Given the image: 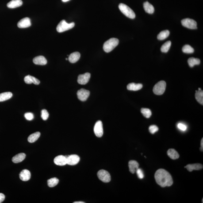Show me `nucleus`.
I'll list each match as a JSON object with an SVG mask.
<instances>
[{
    "label": "nucleus",
    "instance_id": "nucleus-33",
    "mask_svg": "<svg viewBox=\"0 0 203 203\" xmlns=\"http://www.w3.org/2000/svg\"><path fill=\"white\" fill-rule=\"evenodd\" d=\"M141 113L144 117L149 118L151 117L152 113L151 110L148 108H142L141 110Z\"/></svg>",
    "mask_w": 203,
    "mask_h": 203
},
{
    "label": "nucleus",
    "instance_id": "nucleus-19",
    "mask_svg": "<svg viewBox=\"0 0 203 203\" xmlns=\"http://www.w3.org/2000/svg\"><path fill=\"white\" fill-rule=\"evenodd\" d=\"M185 168H186L188 171L191 172L193 170H201L203 169V165L200 164H194L187 165Z\"/></svg>",
    "mask_w": 203,
    "mask_h": 203
},
{
    "label": "nucleus",
    "instance_id": "nucleus-39",
    "mask_svg": "<svg viewBox=\"0 0 203 203\" xmlns=\"http://www.w3.org/2000/svg\"><path fill=\"white\" fill-rule=\"evenodd\" d=\"M5 199L4 194L2 193H0V203H2Z\"/></svg>",
    "mask_w": 203,
    "mask_h": 203
},
{
    "label": "nucleus",
    "instance_id": "nucleus-8",
    "mask_svg": "<svg viewBox=\"0 0 203 203\" xmlns=\"http://www.w3.org/2000/svg\"><path fill=\"white\" fill-rule=\"evenodd\" d=\"M94 131L95 134L98 137H101L103 135L104 131L102 122L99 120L95 124Z\"/></svg>",
    "mask_w": 203,
    "mask_h": 203
},
{
    "label": "nucleus",
    "instance_id": "nucleus-43",
    "mask_svg": "<svg viewBox=\"0 0 203 203\" xmlns=\"http://www.w3.org/2000/svg\"><path fill=\"white\" fill-rule=\"evenodd\" d=\"M198 90H198L200 91V90H201V88H199Z\"/></svg>",
    "mask_w": 203,
    "mask_h": 203
},
{
    "label": "nucleus",
    "instance_id": "nucleus-12",
    "mask_svg": "<svg viewBox=\"0 0 203 203\" xmlns=\"http://www.w3.org/2000/svg\"><path fill=\"white\" fill-rule=\"evenodd\" d=\"M31 25V23L30 19L28 17H25V18L21 19L17 24V26L20 28H28Z\"/></svg>",
    "mask_w": 203,
    "mask_h": 203
},
{
    "label": "nucleus",
    "instance_id": "nucleus-10",
    "mask_svg": "<svg viewBox=\"0 0 203 203\" xmlns=\"http://www.w3.org/2000/svg\"><path fill=\"white\" fill-rule=\"evenodd\" d=\"M67 159V164L71 166H74L79 162L80 158L76 155L65 156Z\"/></svg>",
    "mask_w": 203,
    "mask_h": 203
},
{
    "label": "nucleus",
    "instance_id": "nucleus-44",
    "mask_svg": "<svg viewBox=\"0 0 203 203\" xmlns=\"http://www.w3.org/2000/svg\"><path fill=\"white\" fill-rule=\"evenodd\" d=\"M68 59H67V58H66V60H67Z\"/></svg>",
    "mask_w": 203,
    "mask_h": 203
},
{
    "label": "nucleus",
    "instance_id": "nucleus-18",
    "mask_svg": "<svg viewBox=\"0 0 203 203\" xmlns=\"http://www.w3.org/2000/svg\"><path fill=\"white\" fill-rule=\"evenodd\" d=\"M23 2L21 0H12L7 4V6L10 9H14L22 5Z\"/></svg>",
    "mask_w": 203,
    "mask_h": 203
},
{
    "label": "nucleus",
    "instance_id": "nucleus-24",
    "mask_svg": "<svg viewBox=\"0 0 203 203\" xmlns=\"http://www.w3.org/2000/svg\"><path fill=\"white\" fill-rule=\"evenodd\" d=\"M167 154L169 157L172 159H178L179 157V154L174 149H169L167 151Z\"/></svg>",
    "mask_w": 203,
    "mask_h": 203
},
{
    "label": "nucleus",
    "instance_id": "nucleus-7",
    "mask_svg": "<svg viewBox=\"0 0 203 203\" xmlns=\"http://www.w3.org/2000/svg\"><path fill=\"white\" fill-rule=\"evenodd\" d=\"M99 179L102 182L107 183L110 182L111 176L108 172L104 170H99L97 174Z\"/></svg>",
    "mask_w": 203,
    "mask_h": 203
},
{
    "label": "nucleus",
    "instance_id": "nucleus-42",
    "mask_svg": "<svg viewBox=\"0 0 203 203\" xmlns=\"http://www.w3.org/2000/svg\"><path fill=\"white\" fill-rule=\"evenodd\" d=\"M70 1V0H62V1H63V2H67L68 1Z\"/></svg>",
    "mask_w": 203,
    "mask_h": 203
},
{
    "label": "nucleus",
    "instance_id": "nucleus-34",
    "mask_svg": "<svg viewBox=\"0 0 203 203\" xmlns=\"http://www.w3.org/2000/svg\"><path fill=\"white\" fill-rule=\"evenodd\" d=\"M49 114L46 109H43L41 112V117L44 120H46L48 118Z\"/></svg>",
    "mask_w": 203,
    "mask_h": 203
},
{
    "label": "nucleus",
    "instance_id": "nucleus-41",
    "mask_svg": "<svg viewBox=\"0 0 203 203\" xmlns=\"http://www.w3.org/2000/svg\"><path fill=\"white\" fill-rule=\"evenodd\" d=\"M74 203H84V202H81V201H79V202H74Z\"/></svg>",
    "mask_w": 203,
    "mask_h": 203
},
{
    "label": "nucleus",
    "instance_id": "nucleus-40",
    "mask_svg": "<svg viewBox=\"0 0 203 203\" xmlns=\"http://www.w3.org/2000/svg\"><path fill=\"white\" fill-rule=\"evenodd\" d=\"M203 138L202 139L201 141V148H200V150H201V151H203Z\"/></svg>",
    "mask_w": 203,
    "mask_h": 203
},
{
    "label": "nucleus",
    "instance_id": "nucleus-21",
    "mask_svg": "<svg viewBox=\"0 0 203 203\" xmlns=\"http://www.w3.org/2000/svg\"><path fill=\"white\" fill-rule=\"evenodd\" d=\"M26 155L24 153L18 154L14 156L12 158V162L15 163H19V162H22L26 158Z\"/></svg>",
    "mask_w": 203,
    "mask_h": 203
},
{
    "label": "nucleus",
    "instance_id": "nucleus-11",
    "mask_svg": "<svg viewBox=\"0 0 203 203\" xmlns=\"http://www.w3.org/2000/svg\"><path fill=\"white\" fill-rule=\"evenodd\" d=\"M91 74L90 73H86L80 74L78 77V83L81 85H85L87 84L90 80Z\"/></svg>",
    "mask_w": 203,
    "mask_h": 203
},
{
    "label": "nucleus",
    "instance_id": "nucleus-1",
    "mask_svg": "<svg viewBox=\"0 0 203 203\" xmlns=\"http://www.w3.org/2000/svg\"><path fill=\"white\" fill-rule=\"evenodd\" d=\"M156 182L162 187L171 186L173 181L171 174L164 169H158L155 174Z\"/></svg>",
    "mask_w": 203,
    "mask_h": 203
},
{
    "label": "nucleus",
    "instance_id": "nucleus-30",
    "mask_svg": "<svg viewBox=\"0 0 203 203\" xmlns=\"http://www.w3.org/2000/svg\"><path fill=\"white\" fill-rule=\"evenodd\" d=\"M171 46V42L168 41L165 43L162 46L161 48V51L162 52L167 53L168 52Z\"/></svg>",
    "mask_w": 203,
    "mask_h": 203
},
{
    "label": "nucleus",
    "instance_id": "nucleus-26",
    "mask_svg": "<svg viewBox=\"0 0 203 203\" xmlns=\"http://www.w3.org/2000/svg\"><path fill=\"white\" fill-rule=\"evenodd\" d=\"M13 96V94L10 92H6L0 94V102L6 101L10 99Z\"/></svg>",
    "mask_w": 203,
    "mask_h": 203
},
{
    "label": "nucleus",
    "instance_id": "nucleus-14",
    "mask_svg": "<svg viewBox=\"0 0 203 203\" xmlns=\"http://www.w3.org/2000/svg\"><path fill=\"white\" fill-rule=\"evenodd\" d=\"M129 171L132 174H135L139 167V164L135 160L130 161L128 164Z\"/></svg>",
    "mask_w": 203,
    "mask_h": 203
},
{
    "label": "nucleus",
    "instance_id": "nucleus-25",
    "mask_svg": "<svg viewBox=\"0 0 203 203\" xmlns=\"http://www.w3.org/2000/svg\"><path fill=\"white\" fill-rule=\"evenodd\" d=\"M41 134L39 132H36L29 135L28 138V141L30 143H34L40 137Z\"/></svg>",
    "mask_w": 203,
    "mask_h": 203
},
{
    "label": "nucleus",
    "instance_id": "nucleus-29",
    "mask_svg": "<svg viewBox=\"0 0 203 203\" xmlns=\"http://www.w3.org/2000/svg\"><path fill=\"white\" fill-rule=\"evenodd\" d=\"M200 62L201 61L199 59L193 57L189 58L188 60V64L191 67H193L195 65L199 64Z\"/></svg>",
    "mask_w": 203,
    "mask_h": 203
},
{
    "label": "nucleus",
    "instance_id": "nucleus-28",
    "mask_svg": "<svg viewBox=\"0 0 203 203\" xmlns=\"http://www.w3.org/2000/svg\"><path fill=\"white\" fill-rule=\"evenodd\" d=\"M195 98L197 101L203 105V91L202 90L196 91Z\"/></svg>",
    "mask_w": 203,
    "mask_h": 203
},
{
    "label": "nucleus",
    "instance_id": "nucleus-6",
    "mask_svg": "<svg viewBox=\"0 0 203 203\" xmlns=\"http://www.w3.org/2000/svg\"><path fill=\"white\" fill-rule=\"evenodd\" d=\"M181 24L183 26L189 29H197V24L194 20L192 19L187 18L184 19L181 21Z\"/></svg>",
    "mask_w": 203,
    "mask_h": 203
},
{
    "label": "nucleus",
    "instance_id": "nucleus-22",
    "mask_svg": "<svg viewBox=\"0 0 203 203\" xmlns=\"http://www.w3.org/2000/svg\"><path fill=\"white\" fill-rule=\"evenodd\" d=\"M143 87V85L141 84H135L131 83L127 86V88L128 90L136 91L140 90Z\"/></svg>",
    "mask_w": 203,
    "mask_h": 203
},
{
    "label": "nucleus",
    "instance_id": "nucleus-35",
    "mask_svg": "<svg viewBox=\"0 0 203 203\" xmlns=\"http://www.w3.org/2000/svg\"><path fill=\"white\" fill-rule=\"evenodd\" d=\"M149 129L150 133L152 134H154L155 132H157L159 129L157 126L152 125L150 126V127H149Z\"/></svg>",
    "mask_w": 203,
    "mask_h": 203
},
{
    "label": "nucleus",
    "instance_id": "nucleus-37",
    "mask_svg": "<svg viewBox=\"0 0 203 203\" xmlns=\"http://www.w3.org/2000/svg\"><path fill=\"white\" fill-rule=\"evenodd\" d=\"M24 116H25L26 119L28 120H33L34 118V114H33L31 113H25Z\"/></svg>",
    "mask_w": 203,
    "mask_h": 203
},
{
    "label": "nucleus",
    "instance_id": "nucleus-17",
    "mask_svg": "<svg viewBox=\"0 0 203 203\" xmlns=\"http://www.w3.org/2000/svg\"><path fill=\"white\" fill-rule=\"evenodd\" d=\"M24 81L27 84H31L33 83L35 85H39L40 83V81L38 79H36L35 77L30 75H27L24 78Z\"/></svg>",
    "mask_w": 203,
    "mask_h": 203
},
{
    "label": "nucleus",
    "instance_id": "nucleus-3",
    "mask_svg": "<svg viewBox=\"0 0 203 203\" xmlns=\"http://www.w3.org/2000/svg\"><path fill=\"white\" fill-rule=\"evenodd\" d=\"M119 8L122 13L127 17L131 19L135 18V14L134 12L126 5L124 4H120L119 5Z\"/></svg>",
    "mask_w": 203,
    "mask_h": 203
},
{
    "label": "nucleus",
    "instance_id": "nucleus-15",
    "mask_svg": "<svg viewBox=\"0 0 203 203\" xmlns=\"http://www.w3.org/2000/svg\"><path fill=\"white\" fill-rule=\"evenodd\" d=\"M31 174L30 172L26 169H24L20 173L19 177L20 179L24 181L29 180L31 178Z\"/></svg>",
    "mask_w": 203,
    "mask_h": 203
},
{
    "label": "nucleus",
    "instance_id": "nucleus-4",
    "mask_svg": "<svg viewBox=\"0 0 203 203\" xmlns=\"http://www.w3.org/2000/svg\"><path fill=\"white\" fill-rule=\"evenodd\" d=\"M75 25L74 22L68 24L65 20H61L56 27V30L59 33L63 32L72 29Z\"/></svg>",
    "mask_w": 203,
    "mask_h": 203
},
{
    "label": "nucleus",
    "instance_id": "nucleus-27",
    "mask_svg": "<svg viewBox=\"0 0 203 203\" xmlns=\"http://www.w3.org/2000/svg\"><path fill=\"white\" fill-rule=\"evenodd\" d=\"M169 34H170V32L169 30H166L162 31L158 34L157 39L159 40H164L168 37Z\"/></svg>",
    "mask_w": 203,
    "mask_h": 203
},
{
    "label": "nucleus",
    "instance_id": "nucleus-2",
    "mask_svg": "<svg viewBox=\"0 0 203 203\" xmlns=\"http://www.w3.org/2000/svg\"><path fill=\"white\" fill-rule=\"evenodd\" d=\"M119 43V40L117 39L113 38L109 39L104 43V50L107 53L110 52L118 45Z\"/></svg>",
    "mask_w": 203,
    "mask_h": 203
},
{
    "label": "nucleus",
    "instance_id": "nucleus-31",
    "mask_svg": "<svg viewBox=\"0 0 203 203\" xmlns=\"http://www.w3.org/2000/svg\"><path fill=\"white\" fill-rule=\"evenodd\" d=\"M59 181V179L56 178H51L47 181V184L49 187H53L58 184Z\"/></svg>",
    "mask_w": 203,
    "mask_h": 203
},
{
    "label": "nucleus",
    "instance_id": "nucleus-9",
    "mask_svg": "<svg viewBox=\"0 0 203 203\" xmlns=\"http://www.w3.org/2000/svg\"><path fill=\"white\" fill-rule=\"evenodd\" d=\"M77 94L79 100L82 101H85L90 96V92L89 90L82 89L78 91Z\"/></svg>",
    "mask_w": 203,
    "mask_h": 203
},
{
    "label": "nucleus",
    "instance_id": "nucleus-13",
    "mask_svg": "<svg viewBox=\"0 0 203 203\" xmlns=\"http://www.w3.org/2000/svg\"><path fill=\"white\" fill-rule=\"evenodd\" d=\"M54 162L55 164L59 166H65L67 164V159L63 155L58 156L54 158Z\"/></svg>",
    "mask_w": 203,
    "mask_h": 203
},
{
    "label": "nucleus",
    "instance_id": "nucleus-20",
    "mask_svg": "<svg viewBox=\"0 0 203 203\" xmlns=\"http://www.w3.org/2000/svg\"><path fill=\"white\" fill-rule=\"evenodd\" d=\"M80 56V54L79 52H73L69 56L68 60L71 63H75L79 60Z\"/></svg>",
    "mask_w": 203,
    "mask_h": 203
},
{
    "label": "nucleus",
    "instance_id": "nucleus-38",
    "mask_svg": "<svg viewBox=\"0 0 203 203\" xmlns=\"http://www.w3.org/2000/svg\"><path fill=\"white\" fill-rule=\"evenodd\" d=\"M178 128L180 129L182 131H185L187 129V127L184 124H181V123H179L178 124Z\"/></svg>",
    "mask_w": 203,
    "mask_h": 203
},
{
    "label": "nucleus",
    "instance_id": "nucleus-23",
    "mask_svg": "<svg viewBox=\"0 0 203 203\" xmlns=\"http://www.w3.org/2000/svg\"><path fill=\"white\" fill-rule=\"evenodd\" d=\"M143 7L145 11L149 14H152L154 12V8L153 6L148 2H145L143 4Z\"/></svg>",
    "mask_w": 203,
    "mask_h": 203
},
{
    "label": "nucleus",
    "instance_id": "nucleus-32",
    "mask_svg": "<svg viewBox=\"0 0 203 203\" xmlns=\"http://www.w3.org/2000/svg\"><path fill=\"white\" fill-rule=\"evenodd\" d=\"M183 52L186 54H192L194 52V49L191 46L186 44L182 47Z\"/></svg>",
    "mask_w": 203,
    "mask_h": 203
},
{
    "label": "nucleus",
    "instance_id": "nucleus-5",
    "mask_svg": "<svg viewBox=\"0 0 203 203\" xmlns=\"http://www.w3.org/2000/svg\"><path fill=\"white\" fill-rule=\"evenodd\" d=\"M166 82L164 81H161L156 84L153 88V92L155 94L161 95L164 93L166 90Z\"/></svg>",
    "mask_w": 203,
    "mask_h": 203
},
{
    "label": "nucleus",
    "instance_id": "nucleus-36",
    "mask_svg": "<svg viewBox=\"0 0 203 203\" xmlns=\"http://www.w3.org/2000/svg\"><path fill=\"white\" fill-rule=\"evenodd\" d=\"M136 172L138 178L140 179H142L144 178V173H143V170H142V169L138 168L137 170H136Z\"/></svg>",
    "mask_w": 203,
    "mask_h": 203
},
{
    "label": "nucleus",
    "instance_id": "nucleus-16",
    "mask_svg": "<svg viewBox=\"0 0 203 203\" xmlns=\"http://www.w3.org/2000/svg\"><path fill=\"white\" fill-rule=\"evenodd\" d=\"M33 61L35 64L39 65H45L47 63L46 59L43 56L36 57L33 59Z\"/></svg>",
    "mask_w": 203,
    "mask_h": 203
}]
</instances>
